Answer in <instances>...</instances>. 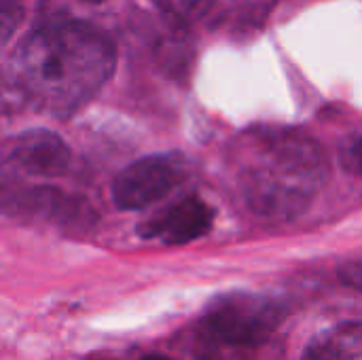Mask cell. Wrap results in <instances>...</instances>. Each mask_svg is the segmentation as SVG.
<instances>
[{"label": "cell", "mask_w": 362, "mask_h": 360, "mask_svg": "<svg viewBox=\"0 0 362 360\" xmlns=\"http://www.w3.org/2000/svg\"><path fill=\"white\" fill-rule=\"evenodd\" d=\"M157 8L176 25H191L204 19L216 4V0H153Z\"/></svg>", "instance_id": "obj_9"}, {"label": "cell", "mask_w": 362, "mask_h": 360, "mask_svg": "<svg viewBox=\"0 0 362 360\" xmlns=\"http://www.w3.org/2000/svg\"><path fill=\"white\" fill-rule=\"evenodd\" d=\"M227 170L244 206L267 221H295L331 178L325 146L299 127L257 125L227 151Z\"/></svg>", "instance_id": "obj_1"}, {"label": "cell", "mask_w": 362, "mask_h": 360, "mask_svg": "<svg viewBox=\"0 0 362 360\" xmlns=\"http://www.w3.org/2000/svg\"><path fill=\"white\" fill-rule=\"evenodd\" d=\"M6 163L30 176L53 178L66 174L72 163V151L59 134L34 127L13 140Z\"/></svg>", "instance_id": "obj_7"}, {"label": "cell", "mask_w": 362, "mask_h": 360, "mask_svg": "<svg viewBox=\"0 0 362 360\" xmlns=\"http://www.w3.org/2000/svg\"><path fill=\"white\" fill-rule=\"evenodd\" d=\"M21 106H25V102H23L21 91L17 89V85L13 81L6 83V81L0 79V115L15 112Z\"/></svg>", "instance_id": "obj_12"}, {"label": "cell", "mask_w": 362, "mask_h": 360, "mask_svg": "<svg viewBox=\"0 0 362 360\" xmlns=\"http://www.w3.org/2000/svg\"><path fill=\"white\" fill-rule=\"evenodd\" d=\"M85 360H115V359H104V356H89V359Z\"/></svg>", "instance_id": "obj_15"}, {"label": "cell", "mask_w": 362, "mask_h": 360, "mask_svg": "<svg viewBox=\"0 0 362 360\" xmlns=\"http://www.w3.org/2000/svg\"><path fill=\"white\" fill-rule=\"evenodd\" d=\"M0 212L15 219L40 221L70 233H85L98 221L93 206L83 195L66 193L49 185H2Z\"/></svg>", "instance_id": "obj_5"}, {"label": "cell", "mask_w": 362, "mask_h": 360, "mask_svg": "<svg viewBox=\"0 0 362 360\" xmlns=\"http://www.w3.org/2000/svg\"><path fill=\"white\" fill-rule=\"evenodd\" d=\"M291 306L265 293L227 291L208 301L191 329V352L197 360H242L261 350L282 329Z\"/></svg>", "instance_id": "obj_3"}, {"label": "cell", "mask_w": 362, "mask_h": 360, "mask_svg": "<svg viewBox=\"0 0 362 360\" xmlns=\"http://www.w3.org/2000/svg\"><path fill=\"white\" fill-rule=\"evenodd\" d=\"M362 323L346 320L314 335L303 348L301 360H361Z\"/></svg>", "instance_id": "obj_8"}, {"label": "cell", "mask_w": 362, "mask_h": 360, "mask_svg": "<svg viewBox=\"0 0 362 360\" xmlns=\"http://www.w3.org/2000/svg\"><path fill=\"white\" fill-rule=\"evenodd\" d=\"M191 176V163L182 153H153L123 168L110 189L117 210L140 212L168 197Z\"/></svg>", "instance_id": "obj_4"}, {"label": "cell", "mask_w": 362, "mask_h": 360, "mask_svg": "<svg viewBox=\"0 0 362 360\" xmlns=\"http://www.w3.org/2000/svg\"><path fill=\"white\" fill-rule=\"evenodd\" d=\"M25 15L23 0H0V47L13 38Z\"/></svg>", "instance_id": "obj_10"}, {"label": "cell", "mask_w": 362, "mask_h": 360, "mask_svg": "<svg viewBox=\"0 0 362 360\" xmlns=\"http://www.w3.org/2000/svg\"><path fill=\"white\" fill-rule=\"evenodd\" d=\"M214 219L216 210L206 199L197 193H187L144 219L136 233L142 240H159L165 246H185L208 236Z\"/></svg>", "instance_id": "obj_6"}, {"label": "cell", "mask_w": 362, "mask_h": 360, "mask_svg": "<svg viewBox=\"0 0 362 360\" xmlns=\"http://www.w3.org/2000/svg\"><path fill=\"white\" fill-rule=\"evenodd\" d=\"M341 166L352 176H361L362 172V153H361V134H352L346 144L341 146Z\"/></svg>", "instance_id": "obj_11"}, {"label": "cell", "mask_w": 362, "mask_h": 360, "mask_svg": "<svg viewBox=\"0 0 362 360\" xmlns=\"http://www.w3.org/2000/svg\"><path fill=\"white\" fill-rule=\"evenodd\" d=\"M13 68V83L25 104L45 115L68 119L112 79L117 47L106 32L89 21H55L25 36Z\"/></svg>", "instance_id": "obj_2"}, {"label": "cell", "mask_w": 362, "mask_h": 360, "mask_svg": "<svg viewBox=\"0 0 362 360\" xmlns=\"http://www.w3.org/2000/svg\"><path fill=\"white\" fill-rule=\"evenodd\" d=\"M138 360H176V359H170V356H163V354H144V356H140Z\"/></svg>", "instance_id": "obj_14"}, {"label": "cell", "mask_w": 362, "mask_h": 360, "mask_svg": "<svg viewBox=\"0 0 362 360\" xmlns=\"http://www.w3.org/2000/svg\"><path fill=\"white\" fill-rule=\"evenodd\" d=\"M83 2H89V4H100V2H104V0H83Z\"/></svg>", "instance_id": "obj_16"}, {"label": "cell", "mask_w": 362, "mask_h": 360, "mask_svg": "<svg viewBox=\"0 0 362 360\" xmlns=\"http://www.w3.org/2000/svg\"><path fill=\"white\" fill-rule=\"evenodd\" d=\"M337 276H339V280H341L346 286L354 289L356 293H361L362 291V263L358 257L346 259V261L339 265Z\"/></svg>", "instance_id": "obj_13"}]
</instances>
